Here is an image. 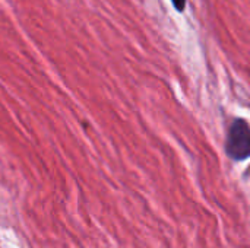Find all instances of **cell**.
Wrapping results in <instances>:
<instances>
[{"instance_id":"6da1fadb","label":"cell","mask_w":250,"mask_h":248,"mask_svg":"<svg viewBox=\"0 0 250 248\" xmlns=\"http://www.w3.org/2000/svg\"><path fill=\"white\" fill-rule=\"evenodd\" d=\"M226 151L233 161H245L250 158V126L248 121L242 118L233 121L227 134Z\"/></svg>"},{"instance_id":"7a4b0ae2","label":"cell","mask_w":250,"mask_h":248,"mask_svg":"<svg viewBox=\"0 0 250 248\" xmlns=\"http://www.w3.org/2000/svg\"><path fill=\"white\" fill-rule=\"evenodd\" d=\"M173 6L176 7L177 12H183L185 7H186V0H171Z\"/></svg>"}]
</instances>
